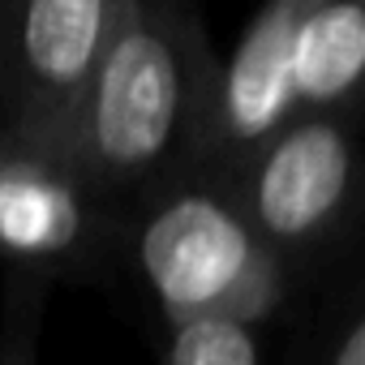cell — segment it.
<instances>
[{
    "label": "cell",
    "mask_w": 365,
    "mask_h": 365,
    "mask_svg": "<svg viewBox=\"0 0 365 365\" xmlns=\"http://www.w3.org/2000/svg\"><path fill=\"white\" fill-rule=\"evenodd\" d=\"M129 207L103 194L61 138L0 125V262L5 271L103 279L125 258Z\"/></svg>",
    "instance_id": "cell-4"
},
{
    "label": "cell",
    "mask_w": 365,
    "mask_h": 365,
    "mask_svg": "<svg viewBox=\"0 0 365 365\" xmlns=\"http://www.w3.org/2000/svg\"><path fill=\"white\" fill-rule=\"evenodd\" d=\"M125 258L163 327L245 322L262 331L292 292V275L254 232L228 180L202 168H176L129 202Z\"/></svg>",
    "instance_id": "cell-2"
},
{
    "label": "cell",
    "mask_w": 365,
    "mask_h": 365,
    "mask_svg": "<svg viewBox=\"0 0 365 365\" xmlns=\"http://www.w3.org/2000/svg\"><path fill=\"white\" fill-rule=\"evenodd\" d=\"M211 73L215 56L190 0H120L61 146L103 194L129 207L185 168Z\"/></svg>",
    "instance_id": "cell-1"
},
{
    "label": "cell",
    "mask_w": 365,
    "mask_h": 365,
    "mask_svg": "<svg viewBox=\"0 0 365 365\" xmlns=\"http://www.w3.org/2000/svg\"><path fill=\"white\" fill-rule=\"evenodd\" d=\"M292 365H365V292L356 275L318 297Z\"/></svg>",
    "instance_id": "cell-8"
},
{
    "label": "cell",
    "mask_w": 365,
    "mask_h": 365,
    "mask_svg": "<svg viewBox=\"0 0 365 365\" xmlns=\"http://www.w3.org/2000/svg\"><path fill=\"white\" fill-rule=\"evenodd\" d=\"M48 297H52V284L43 275L5 271V297H0V365H39Z\"/></svg>",
    "instance_id": "cell-10"
},
{
    "label": "cell",
    "mask_w": 365,
    "mask_h": 365,
    "mask_svg": "<svg viewBox=\"0 0 365 365\" xmlns=\"http://www.w3.org/2000/svg\"><path fill=\"white\" fill-rule=\"evenodd\" d=\"M309 0H267L250 18L228 61H215L207 103L185 168L232 172L262 138L297 116L292 91V39Z\"/></svg>",
    "instance_id": "cell-6"
},
{
    "label": "cell",
    "mask_w": 365,
    "mask_h": 365,
    "mask_svg": "<svg viewBox=\"0 0 365 365\" xmlns=\"http://www.w3.org/2000/svg\"><path fill=\"white\" fill-rule=\"evenodd\" d=\"M365 69V0H309L292 39L297 112H356Z\"/></svg>",
    "instance_id": "cell-7"
},
{
    "label": "cell",
    "mask_w": 365,
    "mask_h": 365,
    "mask_svg": "<svg viewBox=\"0 0 365 365\" xmlns=\"http://www.w3.org/2000/svg\"><path fill=\"white\" fill-rule=\"evenodd\" d=\"M224 180L297 284V275L318 271L352 232L361 198L356 112H297Z\"/></svg>",
    "instance_id": "cell-3"
},
{
    "label": "cell",
    "mask_w": 365,
    "mask_h": 365,
    "mask_svg": "<svg viewBox=\"0 0 365 365\" xmlns=\"http://www.w3.org/2000/svg\"><path fill=\"white\" fill-rule=\"evenodd\" d=\"M120 0H0V125L61 138Z\"/></svg>",
    "instance_id": "cell-5"
},
{
    "label": "cell",
    "mask_w": 365,
    "mask_h": 365,
    "mask_svg": "<svg viewBox=\"0 0 365 365\" xmlns=\"http://www.w3.org/2000/svg\"><path fill=\"white\" fill-rule=\"evenodd\" d=\"M163 365H267L258 327L245 322H176L168 327Z\"/></svg>",
    "instance_id": "cell-9"
}]
</instances>
